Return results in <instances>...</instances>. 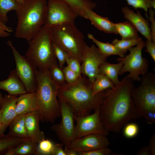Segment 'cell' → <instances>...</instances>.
<instances>
[{
    "instance_id": "25",
    "label": "cell",
    "mask_w": 155,
    "mask_h": 155,
    "mask_svg": "<svg viewBox=\"0 0 155 155\" xmlns=\"http://www.w3.org/2000/svg\"><path fill=\"white\" fill-rule=\"evenodd\" d=\"M88 37L97 46L101 53L107 57L111 55H118L121 58L125 57L124 54L112 43L108 42L105 43L100 41L90 33L88 34Z\"/></svg>"
},
{
    "instance_id": "37",
    "label": "cell",
    "mask_w": 155,
    "mask_h": 155,
    "mask_svg": "<svg viewBox=\"0 0 155 155\" xmlns=\"http://www.w3.org/2000/svg\"><path fill=\"white\" fill-rule=\"evenodd\" d=\"M112 152L108 147L102 148L91 151L78 152V155H110Z\"/></svg>"
},
{
    "instance_id": "9",
    "label": "cell",
    "mask_w": 155,
    "mask_h": 155,
    "mask_svg": "<svg viewBox=\"0 0 155 155\" xmlns=\"http://www.w3.org/2000/svg\"><path fill=\"white\" fill-rule=\"evenodd\" d=\"M61 119L60 122L53 125L52 130L65 147L68 148L75 139V115L69 105L58 98Z\"/></svg>"
},
{
    "instance_id": "28",
    "label": "cell",
    "mask_w": 155,
    "mask_h": 155,
    "mask_svg": "<svg viewBox=\"0 0 155 155\" xmlns=\"http://www.w3.org/2000/svg\"><path fill=\"white\" fill-rule=\"evenodd\" d=\"M142 40L141 37L131 39H115L112 41V44L125 55L129 49L136 46Z\"/></svg>"
},
{
    "instance_id": "46",
    "label": "cell",
    "mask_w": 155,
    "mask_h": 155,
    "mask_svg": "<svg viewBox=\"0 0 155 155\" xmlns=\"http://www.w3.org/2000/svg\"><path fill=\"white\" fill-rule=\"evenodd\" d=\"M10 33L0 28V37L5 38L9 36Z\"/></svg>"
},
{
    "instance_id": "39",
    "label": "cell",
    "mask_w": 155,
    "mask_h": 155,
    "mask_svg": "<svg viewBox=\"0 0 155 155\" xmlns=\"http://www.w3.org/2000/svg\"><path fill=\"white\" fill-rule=\"evenodd\" d=\"M146 49L145 52H147L150 55L152 59L155 61V42L152 40L147 39L145 42Z\"/></svg>"
},
{
    "instance_id": "17",
    "label": "cell",
    "mask_w": 155,
    "mask_h": 155,
    "mask_svg": "<svg viewBox=\"0 0 155 155\" xmlns=\"http://www.w3.org/2000/svg\"><path fill=\"white\" fill-rule=\"evenodd\" d=\"M17 98L16 96L5 94L0 102L1 121L7 128L17 116L16 111Z\"/></svg>"
},
{
    "instance_id": "5",
    "label": "cell",
    "mask_w": 155,
    "mask_h": 155,
    "mask_svg": "<svg viewBox=\"0 0 155 155\" xmlns=\"http://www.w3.org/2000/svg\"><path fill=\"white\" fill-rule=\"evenodd\" d=\"M138 87L132 89L131 96L138 118L143 117L149 124L155 122V74L143 75Z\"/></svg>"
},
{
    "instance_id": "16",
    "label": "cell",
    "mask_w": 155,
    "mask_h": 155,
    "mask_svg": "<svg viewBox=\"0 0 155 155\" xmlns=\"http://www.w3.org/2000/svg\"><path fill=\"white\" fill-rule=\"evenodd\" d=\"M39 114L38 110L26 114L25 119L26 130L29 138L38 143L46 138L44 133L39 128Z\"/></svg>"
},
{
    "instance_id": "44",
    "label": "cell",
    "mask_w": 155,
    "mask_h": 155,
    "mask_svg": "<svg viewBox=\"0 0 155 155\" xmlns=\"http://www.w3.org/2000/svg\"><path fill=\"white\" fill-rule=\"evenodd\" d=\"M64 150L66 155H78V152L69 148L64 147Z\"/></svg>"
},
{
    "instance_id": "38",
    "label": "cell",
    "mask_w": 155,
    "mask_h": 155,
    "mask_svg": "<svg viewBox=\"0 0 155 155\" xmlns=\"http://www.w3.org/2000/svg\"><path fill=\"white\" fill-rule=\"evenodd\" d=\"M148 10V18L151 24L150 27L151 30V39L152 41L155 42V11L152 8H150Z\"/></svg>"
},
{
    "instance_id": "18",
    "label": "cell",
    "mask_w": 155,
    "mask_h": 155,
    "mask_svg": "<svg viewBox=\"0 0 155 155\" xmlns=\"http://www.w3.org/2000/svg\"><path fill=\"white\" fill-rule=\"evenodd\" d=\"M0 89L5 91L9 94L16 96L27 92L15 69L10 72L7 79L0 81Z\"/></svg>"
},
{
    "instance_id": "11",
    "label": "cell",
    "mask_w": 155,
    "mask_h": 155,
    "mask_svg": "<svg viewBox=\"0 0 155 155\" xmlns=\"http://www.w3.org/2000/svg\"><path fill=\"white\" fill-rule=\"evenodd\" d=\"M7 43L12 52L16 72L27 92H35L37 86L36 72L38 69L28 59L19 53L11 41H7Z\"/></svg>"
},
{
    "instance_id": "1",
    "label": "cell",
    "mask_w": 155,
    "mask_h": 155,
    "mask_svg": "<svg viewBox=\"0 0 155 155\" xmlns=\"http://www.w3.org/2000/svg\"><path fill=\"white\" fill-rule=\"evenodd\" d=\"M133 81L125 76L113 88L104 91L99 114L109 132L118 133L129 121L138 118L131 95L134 87Z\"/></svg>"
},
{
    "instance_id": "8",
    "label": "cell",
    "mask_w": 155,
    "mask_h": 155,
    "mask_svg": "<svg viewBox=\"0 0 155 155\" xmlns=\"http://www.w3.org/2000/svg\"><path fill=\"white\" fill-rule=\"evenodd\" d=\"M145 42L142 40L135 47H132L128 49L129 54L123 58L117 59L118 61H122L123 65L119 72L121 75L128 72L129 74L126 76L133 81L141 80L140 75H144L148 72L149 65L148 60L143 57L142 51L145 46Z\"/></svg>"
},
{
    "instance_id": "29",
    "label": "cell",
    "mask_w": 155,
    "mask_h": 155,
    "mask_svg": "<svg viewBox=\"0 0 155 155\" xmlns=\"http://www.w3.org/2000/svg\"><path fill=\"white\" fill-rule=\"evenodd\" d=\"M25 139L13 138L7 134L0 137V154L4 152L5 154L9 149L20 144Z\"/></svg>"
},
{
    "instance_id": "7",
    "label": "cell",
    "mask_w": 155,
    "mask_h": 155,
    "mask_svg": "<svg viewBox=\"0 0 155 155\" xmlns=\"http://www.w3.org/2000/svg\"><path fill=\"white\" fill-rule=\"evenodd\" d=\"M49 29L52 42L81 63L82 54L87 44L84 35L75 24H61Z\"/></svg>"
},
{
    "instance_id": "15",
    "label": "cell",
    "mask_w": 155,
    "mask_h": 155,
    "mask_svg": "<svg viewBox=\"0 0 155 155\" xmlns=\"http://www.w3.org/2000/svg\"><path fill=\"white\" fill-rule=\"evenodd\" d=\"M121 11L124 18L131 22L138 32L147 39L151 40L150 24L139 11L135 12L128 7L125 6L121 8Z\"/></svg>"
},
{
    "instance_id": "43",
    "label": "cell",
    "mask_w": 155,
    "mask_h": 155,
    "mask_svg": "<svg viewBox=\"0 0 155 155\" xmlns=\"http://www.w3.org/2000/svg\"><path fill=\"white\" fill-rule=\"evenodd\" d=\"M0 28L5 31L11 33L13 31L12 28L6 26L0 16Z\"/></svg>"
},
{
    "instance_id": "40",
    "label": "cell",
    "mask_w": 155,
    "mask_h": 155,
    "mask_svg": "<svg viewBox=\"0 0 155 155\" xmlns=\"http://www.w3.org/2000/svg\"><path fill=\"white\" fill-rule=\"evenodd\" d=\"M63 144L61 143L54 144L52 155H66Z\"/></svg>"
},
{
    "instance_id": "10",
    "label": "cell",
    "mask_w": 155,
    "mask_h": 155,
    "mask_svg": "<svg viewBox=\"0 0 155 155\" xmlns=\"http://www.w3.org/2000/svg\"><path fill=\"white\" fill-rule=\"evenodd\" d=\"M78 16L64 0H48L44 25L51 28L61 24H75Z\"/></svg>"
},
{
    "instance_id": "47",
    "label": "cell",
    "mask_w": 155,
    "mask_h": 155,
    "mask_svg": "<svg viewBox=\"0 0 155 155\" xmlns=\"http://www.w3.org/2000/svg\"><path fill=\"white\" fill-rule=\"evenodd\" d=\"M3 96L2 93L0 92V102H1L3 98Z\"/></svg>"
},
{
    "instance_id": "19",
    "label": "cell",
    "mask_w": 155,
    "mask_h": 155,
    "mask_svg": "<svg viewBox=\"0 0 155 155\" xmlns=\"http://www.w3.org/2000/svg\"><path fill=\"white\" fill-rule=\"evenodd\" d=\"M84 18L88 19L92 25L100 31L106 34H117L115 23L108 18L99 15L92 10H87Z\"/></svg>"
},
{
    "instance_id": "33",
    "label": "cell",
    "mask_w": 155,
    "mask_h": 155,
    "mask_svg": "<svg viewBox=\"0 0 155 155\" xmlns=\"http://www.w3.org/2000/svg\"><path fill=\"white\" fill-rule=\"evenodd\" d=\"M52 45L55 56L58 61V65L62 69L69 54L59 46L53 42Z\"/></svg>"
},
{
    "instance_id": "21",
    "label": "cell",
    "mask_w": 155,
    "mask_h": 155,
    "mask_svg": "<svg viewBox=\"0 0 155 155\" xmlns=\"http://www.w3.org/2000/svg\"><path fill=\"white\" fill-rule=\"evenodd\" d=\"M38 143L29 138L9 149L5 155H36Z\"/></svg>"
},
{
    "instance_id": "32",
    "label": "cell",
    "mask_w": 155,
    "mask_h": 155,
    "mask_svg": "<svg viewBox=\"0 0 155 155\" xmlns=\"http://www.w3.org/2000/svg\"><path fill=\"white\" fill-rule=\"evenodd\" d=\"M54 144L48 139L41 140L38 143L36 155H52Z\"/></svg>"
},
{
    "instance_id": "48",
    "label": "cell",
    "mask_w": 155,
    "mask_h": 155,
    "mask_svg": "<svg viewBox=\"0 0 155 155\" xmlns=\"http://www.w3.org/2000/svg\"><path fill=\"white\" fill-rule=\"evenodd\" d=\"M18 3H19L24 0H15Z\"/></svg>"
},
{
    "instance_id": "13",
    "label": "cell",
    "mask_w": 155,
    "mask_h": 155,
    "mask_svg": "<svg viewBox=\"0 0 155 155\" xmlns=\"http://www.w3.org/2000/svg\"><path fill=\"white\" fill-rule=\"evenodd\" d=\"M107 57L94 44L90 46L87 44L81 58L82 75L87 77L92 84L99 74V66L106 61Z\"/></svg>"
},
{
    "instance_id": "26",
    "label": "cell",
    "mask_w": 155,
    "mask_h": 155,
    "mask_svg": "<svg viewBox=\"0 0 155 155\" xmlns=\"http://www.w3.org/2000/svg\"><path fill=\"white\" fill-rule=\"evenodd\" d=\"M114 84L106 76L98 74L92 83V94H96L109 88H113Z\"/></svg>"
},
{
    "instance_id": "22",
    "label": "cell",
    "mask_w": 155,
    "mask_h": 155,
    "mask_svg": "<svg viewBox=\"0 0 155 155\" xmlns=\"http://www.w3.org/2000/svg\"><path fill=\"white\" fill-rule=\"evenodd\" d=\"M26 114L18 115L10 123L9 131L7 134L9 136L17 139L28 138L25 126V119Z\"/></svg>"
},
{
    "instance_id": "4",
    "label": "cell",
    "mask_w": 155,
    "mask_h": 155,
    "mask_svg": "<svg viewBox=\"0 0 155 155\" xmlns=\"http://www.w3.org/2000/svg\"><path fill=\"white\" fill-rule=\"evenodd\" d=\"M36 79L35 93L40 121L53 124L61 116L58 99L60 87L51 79L48 69L38 70Z\"/></svg>"
},
{
    "instance_id": "24",
    "label": "cell",
    "mask_w": 155,
    "mask_h": 155,
    "mask_svg": "<svg viewBox=\"0 0 155 155\" xmlns=\"http://www.w3.org/2000/svg\"><path fill=\"white\" fill-rule=\"evenodd\" d=\"M117 34L123 39H131L140 38L138 31L129 21L115 23Z\"/></svg>"
},
{
    "instance_id": "2",
    "label": "cell",
    "mask_w": 155,
    "mask_h": 155,
    "mask_svg": "<svg viewBox=\"0 0 155 155\" xmlns=\"http://www.w3.org/2000/svg\"><path fill=\"white\" fill-rule=\"evenodd\" d=\"M104 91L93 95L92 83L82 75L75 82L71 84L66 83L60 87L58 97L69 105L75 116H82L100 108Z\"/></svg>"
},
{
    "instance_id": "27",
    "label": "cell",
    "mask_w": 155,
    "mask_h": 155,
    "mask_svg": "<svg viewBox=\"0 0 155 155\" xmlns=\"http://www.w3.org/2000/svg\"><path fill=\"white\" fill-rule=\"evenodd\" d=\"M19 3L15 0H0V16L6 23L8 20V13L11 11H16Z\"/></svg>"
},
{
    "instance_id": "42",
    "label": "cell",
    "mask_w": 155,
    "mask_h": 155,
    "mask_svg": "<svg viewBox=\"0 0 155 155\" xmlns=\"http://www.w3.org/2000/svg\"><path fill=\"white\" fill-rule=\"evenodd\" d=\"M137 155H152L150 149L148 146L143 147L137 153Z\"/></svg>"
},
{
    "instance_id": "41",
    "label": "cell",
    "mask_w": 155,
    "mask_h": 155,
    "mask_svg": "<svg viewBox=\"0 0 155 155\" xmlns=\"http://www.w3.org/2000/svg\"><path fill=\"white\" fill-rule=\"evenodd\" d=\"M149 147L151 152L152 155H155V135L154 134L149 140Z\"/></svg>"
},
{
    "instance_id": "35",
    "label": "cell",
    "mask_w": 155,
    "mask_h": 155,
    "mask_svg": "<svg viewBox=\"0 0 155 155\" xmlns=\"http://www.w3.org/2000/svg\"><path fill=\"white\" fill-rule=\"evenodd\" d=\"M62 69L65 82L68 84H71L75 82L82 75H79L72 71L67 66H64Z\"/></svg>"
},
{
    "instance_id": "45",
    "label": "cell",
    "mask_w": 155,
    "mask_h": 155,
    "mask_svg": "<svg viewBox=\"0 0 155 155\" xmlns=\"http://www.w3.org/2000/svg\"><path fill=\"white\" fill-rule=\"evenodd\" d=\"M1 111L0 110V137L5 135V132L7 127H5L2 123L1 120Z\"/></svg>"
},
{
    "instance_id": "3",
    "label": "cell",
    "mask_w": 155,
    "mask_h": 155,
    "mask_svg": "<svg viewBox=\"0 0 155 155\" xmlns=\"http://www.w3.org/2000/svg\"><path fill=\"white\" fill-rule=\"evenodd\" d=\"M16 11L18 19L15 36L28 42L38 34L44 24L46 0H24Z\"/></svg>"
},
{
    "instance_id": "23",
    "label": "cell",
    "mask_w": 155,
    "mask_h": 155,
    "mask_svg": "<svg viewBox=\"0 0 155 155\" xmlns=\"http://www.w3.org/2000/svg\"><path fill=\"white\" fill-rule=\"evenodd\" d=\"M116 64H112L105 62L102 63L98 68L99 74L104 75L108 77L115 85L120 82L118 79L119 72L123 65L122 61Z\"/></svg>"
},
{
    "instance_id": "36",
    "label": "cell",
    "mask_w": 155,
    "mask_h": 155,
    "mask_svg": "<svg viewBox=\"0 0 155 155\" xmlns=\"http://www.w3.org/2000/svg\"><path fill=\"white\" fill-rule=\"evenodd\" d=\"M124 127L123 134L125 137L129 138H133L138 134L139 128L136 123H128Z\"/></svg>"
},
{
    "instance_id": "31",
    "label": "cell",
    "mask_w": 155,
    "mask_h": 155,
    "mask_svg": "<svg viewBox=\"0 0 155 155\" xmlns=\"http://www.w3.org/2000/svg\"><path fill=\"white\" fill-rule=\"evenodd\" d=\"M49 71L51 79L60 87L66 83L62 69L59 67L58 64L49 68Z\"/></svg>"
},
{
    "instance_id": "30",
    "label": "cell",
    "mask_w": 155,
    "mask_h": 155,
    "mask_svg": "<svg viewBox=\"0 0 155 155\" xmlns=\"http://www.w3.org/2000/svg\"><path fill=\"white\" fill-rule=\"evenodd\" d=\"M127 4L135 9H143L146 12V16L148 18V11L150 8L155 9V0H125Z\"/></svg>"
},
{
    "instance_id": "12",
    "label": "cell",
    "mask_w": 155,
    "mask_h": 155,
    "mask_svg": "<svg viewBox=\"0 0 155 155\" xmlns=\"http://www.w3.org/2000/svg\"><path fill=\"white\" fill-rule=\"evenodd\" d=\"M99 108L94 112L85 115L75 116V139L92 134H99L107 136L108 134L100 119Z\"/></svg>"
},
{
    "instance_id": "14",
    "label": "cell",
    "mask_w": 155,
    "mask_h": 155,
    "mask_svg": "<svg viewBox=\"0 0 155 155\" xmlns=\"http://www.w3.org/2000/svg\"><path fill=\"white\" fill-rule=\"evenodd\" d=\"M109 144L106 136L92 134L74 139L68 148L78 152H84L108 147Z\"/></svg>"
},
{
    "instance_id": "34",
    "label": "cell",
    "mask_w": 155,
    "mask_h": 155,
    "mask_svg": "<svg viewBox=\"0 0 155 155\" xmlns=\"http://www.w3.org/2000/svg\"><path fill=\"white\" fill-rule=\"evenodd\" d=\"M68 67L80 75L82 74V70L80 62L77 59L70 56H67L66 60Z\"/></svg>"
},
{
    "instance_id": "20",
    "label": "cell",
    "mask_w": 155,
    "mask_h": 155,
    "mask_svg": "<svg viewBox=\"0 0 155 155\" xmlns=\"http://www.w3.org/2000/svg\"><path fill=\"white\" fill-rule=\"evenodd\" d=\"M38 110L35 92H27L17 97L16 111L17 115Z\"/></svg>"
},
{
    "instance_id": "6",
    "label": "cell",
    "mask_w": 155,
    "mask_h": 155,
    "mask_svg": "<svg viewBox=\"0 0 155 155\" xmlns=\"http://www.w3.org/2000/svg\"><path fill=\"white\" fill-rule=\"evenodd\" d=\"M25 57L38 70L49 69L58 64L50 36L49 28L43 25L38 34L28 42Z\"/></svg>"
}]
</instances>
